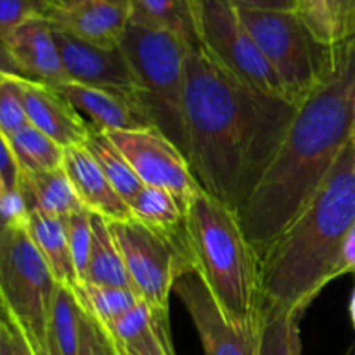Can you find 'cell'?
I'll return each mask as SVG.
<instances>
[{
    "label": "cell",
    "instance_id": "18",
    "mask_svg": "<svg viewBox=\"0 0 355 355\" xmlns=\"http://www.w3.org/2000/svg\"><path fill=\"white\" fill-rule=\"evenodd\" d=\"M30 236L47 262L59 286H64L76 297L80 307L85 304V284L80 279L66 234L64 218L33 211L30 217Z\"/></svg>",
    "mask_w": 355,
    "mask_h": 355
},
{
    "label": "cell",
    "instance_id": "45",
    "mask_svg": "<svg viewBox=\"0 0 355 355\" xmlns=\"http://www.w3.org/2000/svg\"><path fill=\"white\" fill-rule=\"evenodd\" d=\"M350 40H352V42H354V44H355V35H354V38H350Z\"/></svg>",
    "mask_w": 355,
    "mask_h": 355
},
{
    "label": "cell",
    "instance_id": "17",
    "mask_svg": "<svg viewBox=\"0 0 355 355\" xmlns=\"http://www.w3.org/2000/svg\"><path fill=\"white\" fill-rule=\"evenodd\" d=\"M24 107L30 125L64 149L85 144L89 125L52 85L24 80Z\"/></svg>",
    "mask_w": 355,
    "mask_h": 355
},
{
    "label": "cell",
    "instance_id": "13",
    "mask_svg": "<svg viewBox=\"0 0 355 355\" xmlns=\"http://www.w3.org/2000/svg\"><path fill=\"white\" fill-rule=\"evenodd\" d=\"M83 118L92 132L141 130L155 127L137 92L68 82L54 87Z\"/></svg>",
    "mask_w": 355,
    "mask_h": 355
},
{
    "label": "cell",
    "instance_id": "4",
    "mask_svg": "<svg viewBox=\"0 0 355 355\" xmlns=\"http://www.w3.org/2000/svg\"><path fill=\"white\" fill-rule=\"evenodd\" d=\"M187 234L196 272L229 322L260 328V257L243 231L238 211L203 189L187 210Z\"/></svg>",
    "mask_w": 355,
    "mask_h": 355
},
{
    "label": "cell",
    "instance_id": "21",
    "mask_svg": "<svg viewBox=\"0 0 355 355\" xmlns=\"http://www.w3.org/2000/svg\"><path fill=\"white\" fill-rule=\"evenodd\" d=\"M19 189L23 191L30 214L40 211L66 218L75 211L83 210L82 201L76 196L75 187L62 166L42 173L23 172Z\"/></svg>",
    "mask_w": 355,
    "mask_h": 355
},
{
    "label": "cell",
    "instance_id": "35",
    "mask_svg": "<svg viewBox=\"0 0 355 355\" xmlns=\"http://www.w3.org/2000/svg\"><path fill=\"white\" fill-rule=\"evenodd\" d=\"M0 141H2V146H0V191L19 189L23 168H21L7 139L0 137Z\"/></svg>",
    "mask_w": 355,
    "mask_h": 355
},
{
    "label": "cell",
    "instance_id": "32",
    "mask_svg": "<svg viewBox=\"0 0 355 355\" xmlns=\"http://www.w3.org/2000/svg\"><path fill=\"white\" fill-rule=\"evenodd\" d=\"M54 10L47 0H0V38L35 17L51 19Z\"/></svg>",
    "mask_w": 355,
    "mask_h": 355
},
{
    "label": "cell",
    "instance_id": "36",
    "mask_svg": "<svg viewBox=\"0 0 355 355\" xmlns=\"http://www.w3.org/2000/svg\"><path fill=\"white\" fill-rule=\"evenodd\" d=\"M238 9L250 10H277V12H288L297 10V0H229Z\"/></svg>",
    "mask_w": 355,
    "mask_h": 355
},
{
    "label": "cell",
    "instance_id": "3",
    "mask_svg": "<svg viewBox=\"0 0 355 355\" xmlns=\"http://www.w3.org/2000/svg\"><path fill=\"white\" fill-rule=\"evenodd\" d=\"M355 224V137L315 196L260 257L262 307L304 309L336 279Z\"/></svg>",
    "mask_w": 355,
    "mask_h": 355
},
{
    "label": "cell",
    "instance_id": "1",
    "mask_svg": "<svg viewBox=\"0 0 355 355\" xmlns=\"http://www.w3.org/2000/svg\"><path fill=\"white\" fill-rule=\"evenodd\" d=\"M297 111L232 75L201 44L187 49V159L200 186L232 210L257 189Z\"/></svg>",
    "mask_w": 355,
    "mask_h": 355
},
{
    "label": "cell",
    "instance_id": "11",
    "mask_svg": "<svg viewBox=\"0 0 355 355\" xmlns=\"http://www.w3.org/2000/svg\"><path fill=\"white\" fill-rule=\"evenodd\" d=\"M173 293L189 312L205 355H260L262 326L246 329L229 322L200 274L179 277Z\"/></svg>",
    "mask_w": 355,
    "mask_h": 355
},
{
    "label": "cell",
    "instance_id": "6",
    "mask_svg": "<svg viewBox=\"0 0 355 355\" xmlns=\"http://www.w3.org/2000/svg\"><path fill=\"white\" fill-rule=\"evenodd\" d=\"M239 14L295 106L300 107L335 76L340 44H326L315 37L295 10L239 9Z\"/></svg>",
    "mask_w": 355,
    "mask_h": 355
},
{
    "label": "cell",
    "instance_id": "40",
    "mask_svg": "<svg viewBox=\"0 0 355 355\" xmlns=\"http://www.w3.org/2000/svg\"><path fill=\"white\" fill-rule=\"evenodd\" d=\"M0 355H14L9 335H7V331L3 326H0Z\"/></svg>",
    "mask_w": 355,
    "mask_h": 355
},
{
    "label": "cell",
    "instance_id": "15",
    "mask_svg": "<svg viewBox=\"0 0 355 355\" xmlns=\"http://www.w3.org/2000/svg\"><path fill=\"white\" fill-rule=\"evenodd\" d=\"M130 14V0H82L68 10H55L49 21L80 40L113 49L123 40Z\"/></svg>",
    "mask_w": 355,
    "mask_h": 355
},
{
    "label": "cell",
    "instance_id": "44",
    "mask_svg": "<svg viewBox=\"0 0 355 355\" xmlns=\"http://www.w3.org/2000/svg\"><path fill=\"white\" fill-rule=\"evenodd\" d=\"M110 343H111V342H110ZM111 347H113V345H111ZM113 352H114V355H118V354H116V350H114V349H113Z\"/></svg>",
    "mask_w": 355,
    "mask_h": 355
},
{
    "label": "cell",
    "instance_id": "12",
    "mask_svg": "<svg viewBox=\"0 0 355 355\" xmlns=\"http://www.w3.org/2000/svg\"><path fill=\"white\" fill-rule=\"evenodd\" d=\"M2 40V73L35 83L58 87L68 83L61 51L49 19L35 17Z\"/></svg>",
    "mask_w": 355,
    "mask_h": 355
},
{
    "label": "cell",
    "instance_id": "16",
    "mask_svg": "<svg viewBox=\"0 0 355 355\" xmlns=\"http://www.w3.org/2000/svg\"><path fill=\"white\" fill-rule=\"evenodd\" d=\"M62 168L68 173L85 210L101 215L107 222L134 220L132 208L104 175L85 146L66 148Z\"/></svg>",
    "mask_w": 355,
    "mask_h": 355
},
{
    "label": "cell",
    "instance_id": "22",
    "mask_svg": "<svg viewBox=\"0 0 355 355\" xmlns=\"http://www.w3.org/2000/svg\"><path fill=\"white\" fill-rule=\"evenodd\" d=\"M130 6L132 23L170 31L187 45L201 44L198 0H130Z\"/></svg>",
    "mask_w": 355,
    "mask_h": 355
},
{
    "label": "cell",
    "instance_id": "43",
    "mask_svg": "<svg viewBox=\"0 0 355 355\" xmlns=\"http://www.w3.org/2000/svg\"><path fill=\"white\" fill-rule=\"evenodd\" d=\"M106 336H107V335H106ZM110 342H111V345H113V349L116 350V354H118V355H134V354L127 352V350H125L123 347H120V345H118V343H114L113 340H110Z\"/></svg>",
    "mask_w": 355,
    "mask_h": 355
},
{
    "label": "cell",
    "instance_id": "9",
    "mask_svg": "<svg viewBox=\"0 0 355 355\" xmlns=\"http://www.w3.org/2000/svg\"><path fill=\"white\" fill-rule=\"evenodd\" d=\"M200 42L227 71L260 92L288 99L279 76L229 0H198Z\"/></svg>",
    "mask_w": 355,
    "mask_h": 355
},
{
    "label": "cell",
    "instance_id": "23",
    "mask_svg": "<svg viewBox=\"0 0 355 355\" xmlns=\"http://www.w3.org/2000/svg\"><path fill=\"white\" fill-rule=\"evenodd\" d=\"M83 283L135 291L123 257L110 231V222L97 214H92V248Z\"/></svg>",
    "mask_w": 355,
    "mask_h": 355
},
{
    "label": "cell",
    "instance_id": "14",
    "mask_svg": "<svg viewBox=\"0 0 355 355\" xmlns=\"http://www.w3.org/2000/svg\"><path fill=\"white\" fill-rule=\"evenodd\" d=\"M54 26V24H52ZM54 37L61 51L62 64L69 82L82 85L137 92L134 71L120 47L106 49L73 37L54 26Z\"/></svg>",
    "mask_w": 355,
    "mask_h": 355
},
{
    "label": "cell",
    "instance_id": "26",
    "mask_svg": "<svg viewBox=\"0 0 355 355\" xmlns=\"http://www.w3.org/2000/svg\"><path fill=\"white\" fill-rule=\"evenodd\" d=\"M2 137V135H0ZM6 139V137H3ZM7 142L12 148L23 172L42 173L61 168L64 163V148L45 135L33 125H28Z\"/></svg>",
    "mask_w": 355,
    "mask_h": 355
},
{
    "label": "cell",
    "instance_id": "42",
    "mask_svg": "<svg viewBox=\"0 0 355 355\" xmlns=\"http://www.w3.org/2000/svg\"><path fill=\"white\" fill-rule=\"evenodd\" d=\"M350 318H352V324L355 328V288H354L352 298H350Z\"/></svg>",
    "mask_w": 355,
    "mask_h": 355
},
{
    "label": "cell",
    "instance_id": "8",
    "mask_svg": "<svg viewBox=\"0 0 355 355\" xmlns=\"http://www.w3.org/2000/svg\"><path fill=\"white\" fill-rule=\"evenodd\" d=\"M110 231L123 257L132 286L159 322H168L170 293L177 279L196 272L194 263L165 236L137 218L110 222Z\"/></svg>",
    "mask_w": 355,
    "mask_h": 355
},
{
    "label": "cell",
    "instance_id": "31",
    "mask_svg": "<svg viewBox=\"0 0 355 355\" xmlns=\"http://www.w3.org/2000/svg\"><path fill=\"white\" fill-rule=\"evenodd\" d=\"M64 225L73 260H75L76 270H78L80 279L83 283L85 281L87 267H89L90 248H92V214L85 210V208L75 211V214L64 218Z\"/></svg>",
    "mask_w": 355,
    "mask_h": 355
},
{
    "label": "cell",
    "instance_id": "34",
    "mask_svg": "<svg viewBox=\"0 0 355 355\" xmlns=\"http://www.w3.org/2000/svg\"><path fill=\"white\" fill-rule=\"evenodd\" d=\"M2 229H30V210L21 189L0 191Z\"/></svg>",
    "mask_w": 355,
    "mask_h": 355
},
{
    "label": "cell",
    "instance_id": "2",
    "mask_svg": "<svg viewBox=\"0 0 355 355\" xmlns=\"http://www.w3.org/2000/svg\"><path fill=\"white\" fill-rule=\"evenodd\" d=\"M354 137L355 44L345 40L335 76L298 107L276 158L238 211L259 257L315 196Z\"/></svg>",
    "mask_w": 355,
    "mask_h": 355
},
{
    "label": "cell",
    "instance_id": "39",
    "mask_svg": "<svg viewBox=\"0 0 355 355\" xmlns=\"http://www.w3.org/2000/svg\"><path fill=\"white\" fill-rule=\"evenodd\" d=\"M342 7V33L343 42L355 35V0H340Z\"/></svg>",
    "mask_w": 355,
    "mask_h": 355
},
{
    "label": "cell",
    "instance_id": "10",
    "mask_svg": "<svg viewBox=\"0 0 355 355\" xmlns=\"http://www.w3.org/2000/svg\"><path fill=\"white\" fill-rule=\"evenodd\" d=\"M107 135L123 153L144 186L168 191L184 210H189L203 187L194 177L186 155L159 128L116 130Z\"/></svg>",
    "mask_w": 355,
    "mask_h": 355
},
{
    "label": "cell",
    "instance_id": "28",
    "mask_svg": "<svg viewBox=\"0 0 355 355\" xmlns=\"http://www.w3.org/2000/svg\"><path fill=\"white\" fill-rule=\"evenodd\" d=\"M139 302L141 297L132 290L85 284V304L82 309L99 322L101 328L107 329L121 315L132 311Z\"/></svg>",
    "mask_w": 355,
    "mask_h": 355
},
{
    "label": "cell",
    "instance_id": "20",
    "mask_svg": "<svg viewBox=\"0 0 355 355\" xmlns=\"http://www.w3.org/2000/svg\"><path fill=\"white\" fill-rule=\"evenodd\" d=\"M104 333L107 338L134 355H175L168 322L156 321L142 300L104 329Z\"/></svg>",
    "mask_w": 355,
    "mask_h": 355
},
{
    "label": "cell",
    "instance_id": "41",
    "mask_svg": "<svg viewBox=\"0 0 355 355\" xmlns=\"http://www.w3.org/2000/svg\"><path fill=\"white\" fill-rule=\"evenodd\" d=\"M47 2L51 3L55 10H68L71 9V7H75L76 3L82 2V0H47Z\"/></svg>",
    "mask_w": 355,
    "mask_h": 355
},
{
    "label": "cell",
    "instance_id": "27",
    "mask_svg": "<svg viewBox=\"0 0 355 355\" xmlns=\"http://www.w3.org/2000/svg\"><path fill=\"white\" fill-rule=\"evenodd\" d=\"M80 305L64 286H58L51 319V355H78Z\"/></svg>",
    "mask_w": 355,
    "mask_h": 355
},
{
    "label": "cell",
    "instance_id": "19",
    "mask_svg": "<svg viewBox=\"0 0 355 355\" xmlns=\"http://www.w3.org/2000/svg\"><path fill=\"white\" fill-rule=\"evenodd\" d=\"M130 208L134 218L158 234L165 236L194 263L187 234V211L172 193L159 187L144 186L130 201Z\"/></svg>",
    "mask_w": 355,
    "mask_h": 355
},
{
    "label": "cell",
    "instance_id": "5",
    "mask_svg": "<svg viewBox=\"0 0 355 355\" xmlns=\"http://www.w3.org/2000/svg\"><path fill=\"white\" fill-rule=\"evenodd\" d=\"M187 45L177 35L158 28L128 24L120 49L130 62L137 94L153 125L163 132L187 158L184 114Z\"/></svg>",
    "mask_w": 355,
    "mask_h": 355
},
{
    "label": "cell",
    "instance_id": "33",
    "mask_svg": "<svg viewBox=\"0 0 355 355\" xmlns=\"http://www.w3.org/2000/svg\"><path fill=\"white\" fill-rule=\"evenodd\" d=\"M78 355H114L110 338L99 322L80 307Z\"/></svg>",
    "mask_w": 355,
    "mask_h": 355
},
{
    "label": "cell",
    "instance_id": "30",
    "mask_svg": "<svg viewBox=\"0 0 355 355\" xmlns=\"http://www.w3.org/2000/svg\"><path fill=\"white\" fill-rule=\"evenodd\" d=\"M30 125L24 107V78L0 76V135L10 139Z\"/></svg>",
    "mask_w": 355,
    "mask_h": 355
},
{
    "label": "cell",
    "instance_id": "7",
    "mask_svg": "<svg viewBox=\"0 0 355 355\" xmlns=\"http://www.w3.org/2000/svg\"><path fill=\"white\" fill-rule=\"evenodd\" d=\"M58 281L28 229H2L0 293L3 315L12 319L37 355H51V319Z\"/></svg>",
    "mask_w": 355,
    "mask_h": 355
},
{
    "label": "cell",
    "instance_id": "38",
    "mask_svg": "<svg viewBox=\"0 0 355 355\" xmlns=\"http://www.w3.org/2000/svg\"><path fill=\"white\" fill-rule=\"evenodd\" d=\"M345 274H354L355 276V224L347 234L345 243L342 246L340 253L338 269H336V277L345 276Z\"/></svg>",
    "mask_w": 355,
    "mask_h": 355
},
{
    "label": "cell",
    "instance_id": "37",
    "mask_svg": "<svg viewBox=\"0 0 355 355\" xmlns=\"http://www.w3.org/2000/svg\"><path fill=\"white\" fill-rule=\"evenodd\" d=\"M2 326L6 328L7 335H9L10 345H12V350H14V355H37V354H35L33 347L30 345L28 338L24 336L23 329H21L19 326H17L16 322L12 321V319H9L7 315H3Z\"/></svg>",
    "mask_w": 355,
    "mask_h": 355
},
{
    "label": "cell",
    "instance_id": "25",
    "mask_svg": "<svg viewBox=\"0 0 355 355\" xmlns=\"http://www.w3.org/2000/svg\"><path fill=\"white\" fill-rule=\"evenodd\" d=\"M304 309L262 307L260 355H302L300 321Z\"/></svg>",
    "mask_w": 355,
    "mask_h": 355
},
{
    "label": "cell",
    "instance_id": "24",
    "mask_svg": "<svg viewBox=\"0 0 355 355\" xmlns=\"http://www.w3.org/2000/svg\"><path fill=\"white\" fill-rule=\"evenodd\" d=\"M83 146H85L87 151L92 155V158L96 159L97 165L101 166L104 175L110 179V182L113 184L114 189L120 193V196L123 198L128 203V207H130V201L137 196L139 191L144 187V184L139 179L137 173L134 172V168H132L128 159L123 156V153L114 146V142L111 141L110 135L104 134V132L90 130L89 137H87Z\"/></svg>",
    "mask_w": 355,
    "mask_h": 355
},
{
    "label": "cell",
    "instance_id": "29",
    "mask_svg": "<svg viewBox=\"0 0 355 355\" xmlns=\"http://www.w3.org/2000/svg\"><path fill=\"white\" fill-rule=\"evenodd\" d=\"M295 12L322 42L331 45L343 42L340 0H297Z\"/></svg>",
    "mask_w": 355,
    "mask_h": 355
}]
</instances>
